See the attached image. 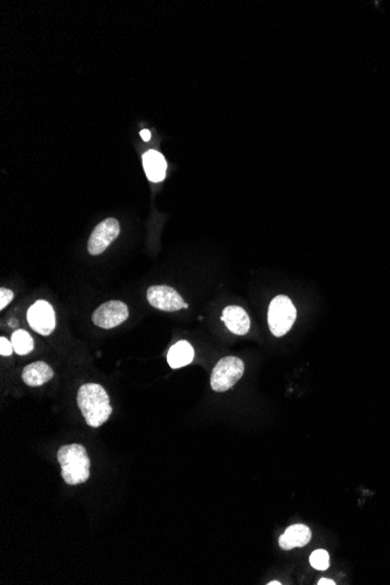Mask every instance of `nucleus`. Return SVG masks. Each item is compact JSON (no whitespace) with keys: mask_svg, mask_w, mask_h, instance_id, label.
<instances>
[{"mask_svg":"<svg viewBox=\"0 0 390 585\" xmlns=\"http://www.w3.org/2000/svg\"><path fill=\"white\" fill-rule=\"evenodd\" d=\"M78 406L85 422L92 428L103 426L112 414L110 397L101 385L87 383L80 387Z\"/></svg>","mask_w":390,"mask_h":585,"instance_id":"1","label":"nucleus"},{"mask_svg":"<svg viewBox=\"0 0 390 585\" xmlns=\"http://www.w3.org/2000/svg\"><path fill=\"white\" fill-rule=\"evenodd\" d=\"M58 462L61 466V476L66 484H83L90 476V459L81 444H69L60 447Z\"/></svg>","mask_w":390,"mask_h":585,"instance_id":"2","label":"nucleus"},{"mask_svg":"<svg viewBox=\"0 0 390 585\" xmlns=\"http://www.w3.org/2000/svg\"><path fill=\"white\" fill-rule=\"evenodd\" d=\"M297 318V310L288 296H277L269 305V328L275 337L286 334Z\"/></svg>","mask_w":390,"mask_h":585,"instance_id":"3","label":"nucleus"},{"mask_svg":"<svg viewBox=\"0 0 390 585\" xmlns=\"http://www.w3.org/2000/svg\"><path fill=\"white\" fill-rule=\"evenodd\" d=\"M243 373L245 363L241 358L236 356H226L221 358L212 372V388L214 392H227L241 380Z\"/></svg>","mask_w":390,"mask_h":585,"instance_id":"4","label":"nucleus"},{"mask_svg":"<svg viewBox=\"0 0 390 585\" xmlns=\"http://www.w3.org/2000/svg\"><path fill=\"white\" fill-rule=\"evenodd\" d=\"M146 298L153 308L160 311L176 312L188 308L183 297L166 285H153L146 292Z\"/></svg>","mask_w":390,"mask_h":585,"instance_id":"5","label":"nucleus"},{"mask_svg":"<svg viewBox=\"0 0 390 585\" xmlns=\"http://www.w3.org/2000/svg\"><path fill=\"white\" fill-rule=\"evenodd\" d=\"M128 318H129V308L126 303L110 301L96 308L92 315V322L104 330H111L123 324Z\"/></svg>","mask_w":390,"mask_h":585,"instance_id":"6","label":"nucleus"},{"mask_svg":"<svg viewBox=\"0 0 390 585\" xmlns=\"http://www.w3.org/2000/svg\"><path fill=\"white\" fill-rule=\"evenodd\" d=\"M28 322L33 331L47 337L56 327L54 308L48 301H37L28 311Z\"/></svg>","mask_w":390,"mask_h":585,"instance_id":"7","label":"nucleus"},{"mask_svg":"<svg viewBox=\"0 0 390 585\" xmlns=\"http://www.w3.org/2000/svg\"><path fill=\"white\" fill-rule=\"evenodd\" d=\"M121 233L118 221L116 219H106L95 228L89 237L88 251L92 256L102 254L106 248L118 237Z\"/></svg>","mask_w":390,"mask_h":585,"instance_id":"8","label":"nucleus"},{"mask_svg":"<svg viewBox=\"0 0 390 585\" xmlns=\"http://www.w3.org/2000/svg\"><path fill=\"white\" fill-rule=\"evenodd\" d=\"M222 322L226 327L236 335H245L250 330V318L248 313L241 308L231 305L224 308L222 313Z\"/></svg>","mask_w":390,"mask_h":585,"instance_id":"9","label":"nucleus"},{"mask_svg":"<svg viewBox=\"0 0 390 585\" xmlns=\"http://www.w3.org/2000/svg\"><path fill=\"white\" fill-rule=\"evenodd\" d=\"M142 166L150 181L160 183L166 178V159L156 150H149L147 152L144 153Z\"/></svg>","mask_w":390,"mask_h":585,"instance_id":"10","label":"nucleus"},{"mask_svg":"<svg viewBox=\"0 0 390 585\" xmlns=\"http://www.w3.org/2000/svg\"><path fill=\"white\" fill-rule=\"evenodd\" d=\"M312 533L305 524H293L285 531L279 538V545L284 550H291L297 547H304L311 541Z\"/></svg>","mask_w":390,"mask_h":585,"instance_id":"11","label":"nucleus"},{"mask_svg":"<svg viewBox=\"0 0 390 585\" xmlns=\"http://www.w3.org/2000/svg\"><path fill=\"white\" fill-rule=\"evenodd\" d=\"M54 378V370L44 361L33 362L23 370V381L30 387H40Z\"/></svg>","mask_w":390,"mask_h":585,"instance_id":"12","label":"nucleus"},{"mask_svg":"<svg viewBox=\"0 0 390 585\" xmlns=\"http://www.w3.org/2000/svg\"><path fill=\"white\" fill-rule=\"evenodd\" d=\"M194 356H195V353H194V349L190 342L181 340V342H177L176 345L171 347L170 351L167 353V362H169L171 368H183V367L190 365V362L193 361Z\"/></svg>","mask_w":390,"mask_h":585,"instance_id":"13","label":"nucleus"},{"mask_svg":"<svg viewBox=\"0 0 390 585\" xmlns=\"http://www.w3.org/2000/svg\"><path fill=\"white\" fill-rule=\"evenodd\" d=\"M11 342L13 345L14 352L18 356H28L35 349V340L28 332L24 330H18L11 337Z\"/></svg>","mask_w":390,"mask_h":585,"instance_id":"14","label":"nucleus"},{"mask_svg":"<svg viewBox=\"0 0 390 585\" xmlns=\"http://www.w3.org/2000/svg\"><path fill=\"white\" fill-rule=\"evenodd\" d=\"M310 563L317 570H326L329 567V555L324 549H318L310 556Z\"/></svg>","mask_w":390,"mask_h":585,"instance_id":"15","label":"nucleus"},{"mask_svg":"<svg viewBox=\"0 0 390 585\" xmlns=\"http://www.w3.org/2000/svg\"><path fill=\"white\" fill-rule=\"evenodd\" d=\"M14 294L10 289H0V310H4L11 301H13Z\"/></svg>","mask_w":390,"mask_h":585,"instance_id":"16","label":"nucleus"},{"mask_svg":"<svg viewBox=\"0 0 390 585\" xmlns=\"http://www.w3.org/2000/svg\"><path fill=\"white\" fill-rule=\"evenodd\" d=\"M14 352L13 345H12V342L10 340H7L6 338H4L1 337L0 338V356H12V353Z\"/></svg>","mask_w":390,"mask_h":585,"instance_id":"17","label":"nucleus"},{"mask_svg":"<svg viewBox=\"0 0 390 585\" xmlns=\"http://www.w3.org/2000/svg\"><path fill=\"white\" fill-rule=\"evenodd\" d=\"M140 137H142L145 142H149L150 138H151V133H150L149 130H142V131H140Z\"/></svg>","mask_w":390,"mask_h":585,"instance_id":"18","label":"nucleus"},{"mask_svg":"<svg viewBox=\"0 0 390 585\" xmlns=\"http://www.w3.org/2000/svg\"><path fill=\"white\" fill-rule=\"evenodd\" d=\"M318 584H319V585H324V584H325V585H336V583H334V581H332V579H320L319 582H318Z\"/></svg>","mask_w":390,"mask_h":585,"instance_id":"19","label":"nucleus"},{"mask_svg":"<svg viewBox=\"0 0 390 585\" xmlns=\"http://www.w3.org/2000/svg\"><path fill=\"white\" fill-rule=\"evenodd\" d=\"M269 585H281L282 583L277 582V581H272V582L268 583Z\"/></svg>","mask_w":390,"mask_h":585,"instance_id":"20","label":"nucleus"}]
</instances>
